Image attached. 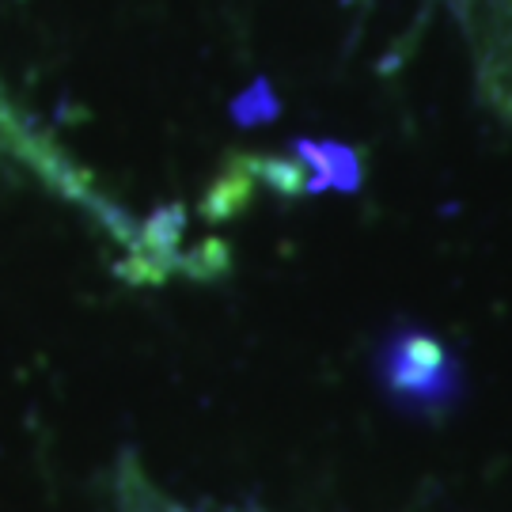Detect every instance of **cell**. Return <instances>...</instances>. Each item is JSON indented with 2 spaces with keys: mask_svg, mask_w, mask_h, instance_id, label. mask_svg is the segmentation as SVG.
<instances>
[{
  "mask_svg": "<svg viewBox=\"0 0 512 512\" xmlns=\"http://www.w3.org/2000/svg\"><path fill=\"white\" fill-rule=\"evenodd\" d=\"M486 103L512 114V0H459Z\"/></svg>",
  "mask_w": 512,
  "mask_h": 512,
  "instance_id": "7a4b0ae2",
  "label": "cell"
},
{
  "mask_svg": "<svg viewBox=\"0 0 512 512\" xmlns=\"http://www.w3.org/2000/svg\"><path fill=\"white\" fill-rule=\"evenodd\" d=\"M236 114L243 118V122H251V118H274V114H277V103H274V95H270V84H266V80H258L255 92L239 99Z\"/></svg>",
  "mask_w": 512,
  "mask_h": 512,
  "instance_id": "277c9868",
  "label": "cell"
},
{
  "mask_svg": "<svg viewBox=\"0 0 512 512\" xmlns=\"http://www.w3.org/2000/svg\"><path fill=\"white\" fill-rule=\"evenodd\" d=\"M293 156L308 171V194H323V190H342L353 194L361 179H365V167H361V152L338 141H296Z\"/></svg>",
  "mask_w": 512,
  "mask_h": 512,
  "instance_id": "3957f363",
  "label": "cell"
},
{
  "mask_svg": "<svg viewBox=\"0 0 512 512\" xmlns=\"http://www.w3.org/2000/svg\"><path fill=\"white\" fill-rule=\"evenodd\" d=\"M384 391L403 406L440 410L459 395L463 372L448 342L421 327H395L376 353Z\"/></svg>",
  "mask_w": 512,
  "mask_h": 512,
  "instance_id": "6da1fadb",
  "label": "cell"
}]
</instances>
